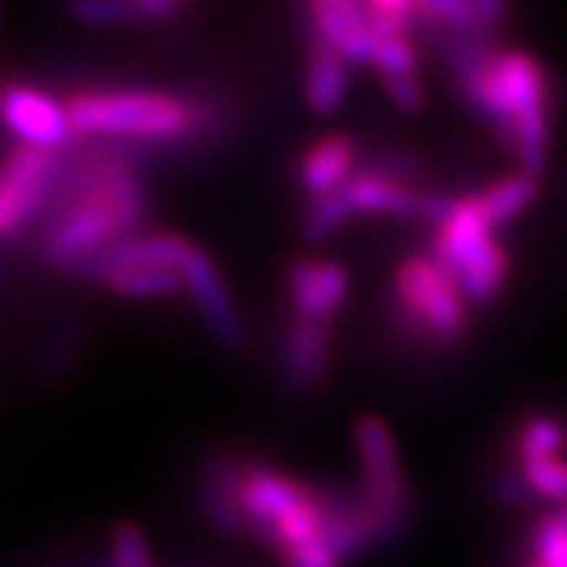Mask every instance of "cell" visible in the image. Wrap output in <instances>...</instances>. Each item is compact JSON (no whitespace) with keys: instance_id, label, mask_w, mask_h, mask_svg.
Segmentation results:
<instances>
[{"instance_id":"6da1fadb","label":"cell","mask_w":567,"mask_h":567,"mask_svg":"<svg viewBox=\"0 0 567 567\" xmlns=\"http://www.w3.org/2000/svg\"><path fill=\"white\" fill-rule=\"evenodd\" d=\"M453 79L522 173L542 179L550 153V81L539 58L496 47L455 66Z\"/></svg>"},{"instance_id":"7a4b0ae2","label":"cell","mask_w":567,"mask_h":567,"mask_svg":"<svg viewBox=\"0 0 567 567\" xmlns=\"http://www.w3.org/2000/svg\"><path fill=\"white\" fill-rule=\"evenodd\" d=\"M64 104L79 138L130 142L151 151L205 144L190 90H81Z\"/></svg>"},{"instance_id":"3957f363","label":"cell","mask_w":567,"mask_h":567,"mask_svg":"<svg viewBox=\"0 0 567 567\" xmlns=\"http://www.w3.org/2000/svg\"><path fill=\"white\" fill-rule=\"evenodd\" d=\"M392 320L401 338L421 349H455L467 340L473 317L467 297L430 254H412L392 277Z\"/></svg>"},{"instance_id":"277c9868","label":"cell","mask_w":567,"mask_h":567,"mask_svg":"<svg viewBox=\"0 0 567 567\" xmlns=\"http://www.w3.org/2000/svg\"><path fill=\"white\" fill-rule=\"evenodd\" d=\"M430 257L475 306L496 300L511 277V257L498 245L496 228L484 219L475 194L455 199L453 214L432 234Z\"/></svg>"},{"instance_id":"5b68a950","label":"cell","mask_w":567,"mask_h":567,"mask_svg":"<svg viewBox=\"0 0 567 567\" xmlns=\"http://www.w3.org/2000/svg\"><path fill=\"white\" fill-rule=\"evenodd\" d=\"M360 464V496L372 518L374 550L398 542L412 518L410 484L389 424L378 415H363L354 424Z\"/></svg>"},{"instance_id":"8992f818","label":"cell","mask_w":567,"mask_h":567,"mask_svg":"<svg viewBox=\"0 0 567 567\" xmlns=\"http://www.w3.org/2000/svg\"><path fill=\"white\" fill-rule=\"evenodd\" d=\"M66 151L18 142L0 158V239L32 234L64 179Z\"/></svg>"},{"instance_id":"52a82bcc","label":"cell","mask_w":567,"mask_h":567,"mask_svg":"<svg viewBox=\"0 0 567 567\" xmlns=\"http://www.w3.org/2000/svg\"><path fill=\"white\" fill-rule=\"evenodd\" d=\"M311 484H302L262 461H243L239 478V507L245 527L259 545L277 550V525L309 502Z\"/></svg>"},{"instance_id":"ba28073f","label":"cell","mask_w":567,"mask_h":567,"mask_svg":"<svg viewBox=\"0 0 567 567\" xmlns=\"http://www.w3.org/2000/svg\"><path fill=\"white\" fill-rule=\"evenodd\" d=\"M0 122L23 144L47 151H70L79 142L66 104L27 84H7L0 90Z\"/></svg>"},{"instance_id":"9c48e42d","label":"cell","mask_w":567,"mask_h":567,"mask_svg":"<svg viewBox=\"0 0 567 567\" xmlns=\"http://www.w3.org/2000/svg\"><path fill=\"white\" fill-rule=\"evenodd\" d=\"M349 271L343 262L334 259L297 257L286 271V295L288 309L297 320L326 323L340 315L346 297H349Z\"/></svg>"},{"instance_id":"30bf717a","label":"cell","mask_w":567,"mask_h":567,"mask_svg":"<svg viewBox=\"0 0 567 567\" xmlns=\"http://www.w3.org/2000/svg\"><path fill=\"white\" fill-rule=\"evenodd\" d=\"M331 360H334V334L331 326L297 320L282 329L280 346H277V367L280 381L291 395H311L320 383L329 378Z\"/></svg>"},{"instance_id":"8fae6325","label":"cell","mask_w":567,"mask_h":567,"mask_svg":"<svg viewBox=\"0 0 567 567\" xmlns=\"http://www.w3.org/2000/svg\"><path fill=\"white\" fill-rule=\"evenodd\" d=\"M182 277H185V291L196 302V309H199L202 320H205L216 343L230 349V352L243 349L245 338H248L243 315H239L237 302L225 286L223 274L214 266V259L202 248H194L182 266Z\"/></svg>"},{"instance_id":"7c38bea8","label":"cell","mask_w":567,"mask_h":567,"mask_svg":"<svg viewBox=\"0 0 567 567\" xmlns=\"http://www.w3.org/2000/svg\"><path fill=\"white\" fill-rule=\"evenodd\" d=\"M194 248L196 245L190 239L173 234V230H142V234L118 239L101 254H95L79 274L90 282H104L124 268H176L182 271Z\"/></svg>"},{"instance_id":"4fadbf2b","label":"cell","mask_w":567,"mask_h":567,"mask_svg":"<svg viewBox=\"0 0 567 567\" xmlns=\"http://www.w3.org/2000/svg\"><path fill=\"white\" fill-rule=\"evenodd\" d=\"M317 513H320V536L340 559H354L374 550L372 518L360 489L343 484H311Z\"/></svg>"},{"instance_id":"5bb4252c","label":"cell","mask_w":567,"mask_h":567,"mask_svg":"<svg viewBox=\"0 0 567 567\" xmlns=\"http://www.w3.org/2000/svg\"><path fill=\"white\" fill-rule=\"evenodd\" d=\"M360 151L349 133H326L306 147L297 165V179L309 199L334 194L358 173Z\"/></svg>"},{"instance_id":"9a60e30c","label":"cell","mask_w":567,"mask_h":567,"mask_svg":"<svg viewBox=\"0 0 567 567\" xmlns=\"http://www.w3.org/2000/svg\"><path fill=\"white\" fill-rule=\"evenodd\" d=\"M239 478H243V458L234 455H210L202 467L199 507L210 525L225 536H243L245 513L239 507Z\"/></svg>"},{"instance_id":"2e32d148","label":"cell","mask_w":567,"mask_h":567,"mask_svg":"<svg viewBox=\"0 0 567 567\" xmlns=\"http://www.w3.org/2000/svg\"><path fill=\"white\" fill-rule=\"evenodd\" d=\"M311 35V32H309ZM302 95L311 113L334 115L349 95V61L317 35L309 38V58L302 75Z\"/></svg>"},{"instance_id":"e0dca14e","label":"cell","mask_w":567,"mask_h":567,"mask_svg":"<svg viewBox=\"0 0 567 567\" xmlns=\"http://www.w3.org/2000/svg\"><path fill=\"white\" fill-rule=\"evenodd\" d=\"M539 196V179H533L527 173H513V176H504V179L493 182L484 190L475 194L478 199V208H482L484 219H487L493 228H502V225L513 223L516 216L525 214L533 202Z\"/></svg>"},{"instance_id":"ac0fdd59","label":"cell","mask_w":567,"mask_h":567,"mask_svg":"<svg viewBox=\"0 0 567 567\" xmlns=\"http://www.w3.org/2000/svg\"><path fill=\"white\" fill-rule=\"evenodd\" d=\"M513 450L518 455V464L542 458H561L567 450V424L561 417L547 415V412L527 415L516 426Z\"/></svg>"},{"instance_id":"d6986e66","label":"cell","mask_w":567,"mask_h":567,"mask_svg":"<svg viewBox=\"0 0 567 567\" xmlns=\"http://www.w3.org/2000/svg\"><path fill=\"white\" fill-rule=\"evenodd\" d=\"M104 286L130 300H165L185 291V277L176 268H124L107 277Z\"/></svg>"},{"instance_id":"ffe728a7","label":"cell","mask_w":567,"mask_h":567,"mask_svg":"<svg viewBox=\"0 0 567 567\" xmlns=\"http://www.w3.org/2000/svg\"><path fill=\"white\" fill-rule=\"evenodd\" d=\"M415 27L450 29V32H487L475 14L473 0H415L410 35ZM487 35H493V32H487Z\"/></svg>"},{"instance_id":"44dd1931","label":"cell","mask_w":567,"mask_h":567,"mask_svg":"<svg viewBox=\"0 0 567 567\" xmlns=\"http://www.w3.org/2000/svg\"><path fill=\"white\" fill-rule=\"evenodd\" d=\"M372 66L381 72V79L395 75H417L421 70V52L410 32H381L374 41Z\"/></svg>"},{"instance_id":"7402d4cb","label":"cell","mask_w":567,"mask_h":567,"mask_svg":"<svg viewBox=\"0 0 567 567\" xmlns=\"http://www.w3.org/2000/svg\"><path fill=\"white\" fill-rule=\"evenodd\" d=\"M533 561L539 567H567V522L561 516L539 518L530 530Z\"/></svg>"},{"instance_id":"603a6c76","label":"cell","mask_w":567,"mask_h":567,"mask_svg":"<svg viewBox=\"0 0 567 567\" xmlns=\"http://www.w3.org/2000/svg\"><path fill=\"white\" fill-rule=\"evenodd\" d=\"M518 473L530 484L533 496L561 502L567 507V458H542L518 464Z\"/></svg>"},{"instance_id":"cb8c5ba5","label":"cell","mask_w":567,"mask_h":567,"mask_svg":"<svg viewBox=\"0 0 567 567\" xmlns=\"http://www.w3.org/2000/svg\"><path fill=\"white\" fill-rule=\"evenodd\" d=\"M66 12L86 27H127L138 23L133 0H66Z\"/></svg>"},{"instance_id":"d4e9b609","label":"cell","mask_w":567,"mask_h":567,"mask_svg":"<svg viewBox=\"0 0 567 567\" xmlns=\"http://www.w3.org/2000/svg\"><path fill=\"white\" fill-rule=\"evenodd\" d=\"M360 171L374 173V176H383V179L403 182V185H415L424 173V158L412 151H381L369 156Z\"/></svg>"},{"instance_id":"484cf974","label":"cell","mask_w":567,"mask_h":567,"mask_svg":"<svg viewBox=\"0 0 567 567\" xmlns=\"http://www.w3.org/2000/svg\"><path fill=\"white\" fill-rule=\"evenodd\" d=\"M81 349V329L79 326H66L55 334L50 346H47V352L41 358V374L43 378H58V374L64 372L70 367L75 354Z\"/></svg>"},{"instance_id":"4316f807","label":"cell","mask_w":567,"mask_h":567,"mask_svg":"<svg viewBox=\"0 0 567 567\" xmlns=\"http://www.w3.org/2000/svg\"><path fill=\"white\" fill-rule=\"evenodd\" d=\"M277 556H280L282 567H343V559L326 545L323 536L286 547Z\"/></svg>"},{"instance_id":"83f0119b","label":"cell","mask_w":567,"mask_h":567,"mask_svg":"<svg viewBox=\"0 0 567 567\" xmlns=\"http://www.w3.org/2000/svg\"><path fill=\"white\" fill-rule=\"evenodd\" d=\"M386 95L392 99L398 110L403 113H417L426 104V90L417 75H395V79H383Z\"/></svg>"},{"instance_id":"f1b7e54d","label":"cell","mask_w":567,"mask_h":567,"mask_svg":"<svg viewBox=\"0 0 567 567\" xmlns=\"http://www.w3.org/2000/svg\"><path fill=\"white\" fill-rule=\"evenodd\" d=\"M493 498L498 504H504V507H522V504H527L533 498V489L525 482V475L518 473V467L502 470L493 478Z\"/></svg>"},{"instance_id":"f546056e","label":"cell","mask_w":567,"mask_h":567,"mask_svg":"<svg viewBox=\"0 0 567 567\" xmlns=\"http://www.w3.org/2000/svg\"><path fill=\"white\" fill-rule=\"evenodd\" d=\"M473 7L482 27L498 35L504 23H507V14H511V0H473Z\"/></svg>"},{"instance_id":"4dcf8cb0","label":"cell","mask_w":567,"mask_h":567,"mask_svg":"<svg viewBox=\"0 0 567 567\" xmlns=\"http://www.w3.org/2000/svg\"><path fill=\"white\" fill-rule=\"evenodd\" d=\"M84 567H115V565H113V559H95V561H90V565H84Z\"/></svg>"},{"instance_id":"1f68e13d","label":"cell","mask_w":567,"mask_h":567,"mask_svg":"<svg viewBox=\"0 0 567 567\" xmlns=\"http://www.w3.org/2000/svg\"><path fill=\"white\" fill-rule=\"evenodd\" d=\"M559 516H561V518H565V522H567V507H565V511H561V513H559Z\"/></svg>"},{"instance_id":"d6a6232c","label":"cell","mask_w":567,"mask_h":567,"mask_svg":"<svg viewBox=\"0 0 567 567\" xmlns=\"http://www.w3.org/2000/svg\"><path fill=\"white\" fill-rule=\"evenodd\" d=\"M527 567H539V565H536V561H533V565H527Z\"/></svg>"}]
</instances>
